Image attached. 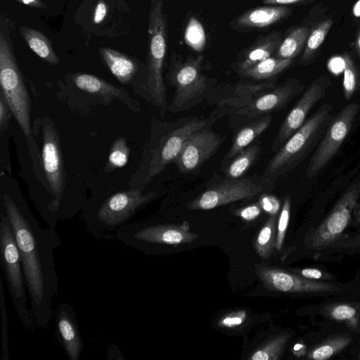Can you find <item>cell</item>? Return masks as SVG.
Instances as JSON below:
<instances>
[{
  "mask_svg": "<svg viewBox=\"0 0 360 360\" xmlns=\"http://www.w3.org/2000/svg\"><path fill=\"white\" fill-rule=\"evenodd\" d=\"M1 212L8 219L19 250L35 325L47 328L58 294L54 250L62 241L56 231L41 228L27 207L8 193L2 195Z\"/></svg>",
  "mask_w": 360,
  "mask_h": 360,
  "instance_id": "6da1fadb",
  "label": "cell"
},
{
  "mask_svg": "<svg viewBox=\"0 0 360 360\" xmlns=\"http://www.w3.org/2000/svg\"><path fill=\"white\" fill-rule=\"evenodd\" d=\"M157 195L156 192L144 193L137 188L111 194L85 210L86 229L97 239H115L118 231Z\"/></svg>",
  "mask_w": 360,
  "mask_h": 360,
  "instance_id": "7a4b0ae2",
  "label": "cell"
},
{
  "mask_svg": "<svg viewBox=\"0 0 360 360\" xmlns=\"http://www.w3.org/2000/svg\"><path fill=\"white\" fill-rule=\"evenodd\" d=\"M205 125V121L195 119L160 137L155 143L151 140L143 150L138 169L131 176L129 188L144 191L154 177L177 159L187 140Z\"/></svg>",
  "mask_w": 360,
  "mask_h": 360,
  "instance_id": "3957f363",
  "label": "cell"
},
{
  "mask_svg": "<svg viewBox=\"0 0 360 360\" xmlns=\"http://www.w3.org/2000/svg\"><path fill=\"white\" fill-rule=\"evenodd\" d=\"M42 131V164L50 199L41 215L48 227L56 231L58 220L70 218L64 204L65 169L58 134L47 118L43 121Z\"/></svg>",
  "mask_w": 360,
  "mask_h": 360,
  "instance_id": "277c9868",
  "label": "cell"
},
{
  "mask_svg": "<svg viewBox=\"0 0 360 360\" xmlns=\"http://www.w3.org/2000/svg\"><path fill=\"white\" fill-rule=\"evenodd\" d=\"M324 103L285 142L268 164L266 173L281 174L296 166L319 143L333 116Z\"/></svg>",
  "mask_w": 360,
  "mask_h": 360,
  "instance_id": "5b68a950",
  "label": "cell"
},
{
  "mask_svg": "<svg viewBox=\"0 0 360 360\" xmlns=\"http://www.w3.org/2000/svg\"><path fill=\"white\" fill-rule=\"evenodd\" d=\"M163 0H151L148 21L146 91L152 103L162 112L167 105L163 66L167 49V18Z\"/></svg>",
  "mask_w": 360,
  "mask_h": 360,
  "instance_id": "8992f818",
  "label": "cell"
},
{
  "mask_svg": "<svg viewBox=\"0 0 360 360\" xmlns=\"http://www.w3.org/2000/svg\"><path fill=\"white\" fill-rule=\"evenodd\" d=\"M0 84L1 94L22 132L31 134L30 98L16 62L8 32L0 31Z\"/></svg>",
  "mask_w": 360,
  "mask_h": 360,
  "instance_id": "52a82bcc",
  "label": "cell"
},
{
  "mask_svg": "<svg viewBox=\"0 0 360 360\" xmlns=\"http://www.w3.org/2000/svg\"><path fill=\"white\" fill-rule=\"evenodd\" d=\"M0 254L1 269L17 314L26 328L34 330L36 325L26 305L28 300L19 250L10 221L2 212L0 214Z\"/></svg>",
  "mask_w": 360,
  "mask_h": 360,
  "instance_id": "ba28073f",
  "label": "cell"
},
{
  "mask_svg": "<svg viewBox=\"0 0 360 360\" xmlns=\"http://www.w3.org/2000/svg\"><path fill=\"white\" fill-rule=\"evenodd\" d=\"M199 236L190 231L185 221L179 224L165 223H131L122 227L116 234L127 246L141 251H149L158 245L191 243Z\"/></svg>",
  "mask_w": 360,
  "mask_h": 360,
  "instance_id": "9c48e42d",
  "label": "cell"
},
{
  "mask_svg": "<svg viewBox=\"0 0 360 360\" xmlns=\"http://www.w3.org/2000/svg\"><path fill=\"white\" fill-rule=\"evenodd\" d=\"M359 110V105L353 102L333 117L306 169L309 178L317 175L338 153L349 134Z\"/></svg>",
  "mask_w": 360,
  "mask_h": 360,
  "instance_id": "30bf717a",
  "label": "cell"
},
{
  "mask_svg": "<svg viewBox=\"0 0 360 360\" xmlns=\"http://www.w3.org/2000/svg\"><path fill=\"white\" fill-rule=\"evenodd\" d=\"M203 57H189L184 62L173 60L169 71L171 83L175 88L173 109L181 108L199 96L207 87V77L202 74Z\"/></svg>",
  "mask_w": 360,
  "mask_h": 360,
  "instance_id": "8fae6325",
  "label": "cell"
},
{
  "mask_svg": "<svg viewBox=\"0 0 360 360\" xmlns=\"http://www.w3.org/2000/svg\"><path fill=\"white\" fill-rule=\"evenodd\" d=\"M263 187L248 179H231L215 185L187 205L190 210H208L238 200L252 198Z\"/></svg>",
  "mask_w": 360,
  "mask_h": 360,
  "instance_id": "7c38bea8",
  "label": "cell"
},
{
  "mask_svg": "<svg viewBox=\"0 0 360 360\" xmlns=\"http://www.w3.org/2000/svg\"><path fill=\"white\" fill-rule=\"evenodd\" d=\"M359 196L360 181L348 188L330 214L311 235L308 241L310 248H322L341 235Z\"/></svg>",
  "mask_w": 360,
  "mask_h": 360,
  "instance_id": "4fadbf2b",
  "label": "cell"
},
{
  "mask_svg": "<svg viewBox=\"0 0 360 360\" xmlns=\"http://www.w3.org/2000/svg\"><path fill=\"white\" fill-rule=\"evenodd\" d=\"M330 83V79L324 75L320 76L311 83L282 123L274 142L272 150H277L278 148L279 150L304 124L307 114L325 96Z\"/></svg>",
  "mask_w": 360,
  "mask_h": 360,
  "instance_id": "5bb4252c",
  "label": "cell"
},
{
  "mask_svg": "<svg viewBox=\"0 0 360 360\" xmlns=\"http://www.w3.org/2000/svg\"><path fill=\"white\" fill-rule=\"evenodd\" d=\"M257 274L263 284L269 289L284 292H333L342 289L332 284L317 282L292 274L284 270L261 266Z\"/></svg>",
  "mask_w": 360,
  "mask_h": 360,
  "instance_id": "9a60e30c",
  "label": "cell"
},
{
  "mask_svg": "<svg viewBox=\"0 0 360 360\" xmlns=\"http://www.w3.org/2000/svg\"><path fill=\"white\" fill-rule=\"evenodd\" d=\"M221 141L219 136L205 127L194 133L175 160L179 170L182 173L195 171L217 150Z\"/></svg>",
  "mask_w": 360,
  "mask_h": 360,
  "instance_id": "2e32d148",
  "label": "cell"
},
{
  "mask_svg": "<svg viewBox=\"0 0 360 360\" xmlns=\"http://www.w3.org/2000/svg\"><path fill=\"white\" fill-rule=\"evenodd\" d=\"M302 89L303 86L300 81L289 79L272 91L264 94L249 104L240 107L236 113L253 117L279 110L286 105Z\"/></svg>",
  "mask_w": 360,
  "mask_h": 360,
  "instance_id": "e0dca14e",
  "label": "cell"
},
{
  "mask_svg": "<svg viewBox=\"0 0 360 360\" xmlns=\"http://www.w3.org/2000/svg\"><path fill=\"white\" fill-rule=\"evenodd\" d=\"M57 338L70 360H79L83 349V340L73 307L60 303L55 317Z\"/></svg>",
  "mask_w": 360,
  "mask_h": 360,
  "instance_id": "ac0fdd59",
  "label": "cell"
},
{
  "mask_svg": "<svg viewBox=\"0 0 360 360\" xmlns=\"http://www.w3.org/2000/svg\"><path fill=\"white\" fill-rule=\"evenodd\" d=\"M290 13L291 9L285 6L257 7L236 17L229 22V27L240 32L261 30L285 19Z\"/></svg>",
  "mask_w": 360,
  "mask_h": 360,
  "instance_id": "d6986e66",
  "label": "cell"
},
{
  "mask_svg": "<svg viewBox=\"0 0 360 360\" xmlns=\"http://www.w3.org/2000/svg\"><path fill=\"white\" fill-rule=\"evenodd\" d=\"M75 85L80 90L102 97L111 101L114 99L123 102L129 109L139 112V105L132 99L128 92L122 87H117L96 76L77 73L72 77Z\"/></svg>",
  "mask_w": 360,
  "mask_h": 360,
  "instance_id": "ffe728a7",
  "label": "cell"
},
{
  "mask_svg": "<svg viewBox=\"0 0 360 360\" xmlns=\"http://www.w3.org/2000/svg\"><path fill=\"white\" fill-rule=\"evenodd\" d=\"M281 41L282 36L278 32H272L260 37L239 53L236 61V68L240 72H242L255 64L273 56Z\"/></svg>",
  "mask_w": 360,
  "mask_h": 360,
  "instance_id": "44dd1931",
  "label": "cell"
},
{
  "mask_svg": "<svg viewBox=\"0 0 360 360\" xmlns=\"http://www.w3.org/2000/svg\"><path fill=\"white\" fill-rule=\"evenodd\" d=\"M99 53L114 77L122 84H129L138 71L137 63L130 57L110 48H101Z\"/></svg>",
  "mask_w": 360,
  "mask_h": 360,
  "instance_id": "7402d4cb",
  "label": "cell"
},
{
  "mask_svg": "<svg viewBox=\"0 0 360 360\" xmlns=\"http://www.w3.org/2000/svg\"><path fill=\"white\" fill-rule=\"evenodd\" d=\"M20 32L30 49L39 58L51 65L59 63L51 42L43 33L25 25L20 27Z\"/></svg>",
  "mask_w": 360,
  "mask_h": 360,
  "instance_id": "603a6c76",
  "label": "cell"
},
{
  "mask_svg": "<svg viewBox=\"0 0 360 360\" xmlns=\"http://www.w3.org/2000/svg\"><path fill=\"white\" fill-rule=\"evenodd\" d=\"M271 122V117L266 116L242 128L235 136L226 158H233L246 148L269 127Z\"/></svg>",
  "mask_w": 360,
  "mask_h": 360,
  "instance_id": "cb8c5ba5",
  "label": "cell"
},
{
  "mask_svg": "<svg viewBox=\"0 0 360 360\" xmlns=\"http://www.w3.org/2000/svg\"><path fill=\"white\" fill-rule=\"evenodd\" d=\"M309 30L307 27H298L292 29L282 39L274 57L281 59H293L302 51L306 44Z\"/></svg>",
  "mask_w": 360,
  "mask_h": 360,
  "instance_id": "d4e9b609",
  "label": "cell"
},
{
  "mask_svg": "<svg viewBox=\"0 0 360 360\" xmlns=\"http://www.w3.org/2000/svg\"><path fill=\"white\" fill-rule=\"evenodd\" d=\"M292 61V59H281L271 56L240 73L255 80L266 79L282 72L290 65Z\"/></svg>",
  "mask_w": 360,
  "mask_h": 360,
  "instance_id": "484cf974",
  "label": "cell"
},
{
  "mask_svg": "<svg viewBox=\"0 0 360 360\" xmlns=\"http://www.w3.org/2000/svg\"><path fill=\"white\" fill-rule=\"evenodd\" d=\"M276 217L271 215L259 230L255 241V248L261 258H269L276 248Z\"/></svg>",
  "mask_w": 360,
  "mask_h": 360,
  "instance_id": "4316f807",
  "label": "cell"
},
{
  "mask_svg": "<svg viewBox=\"0 0 360 360\" xmlns=\"http://www.w3.org/2000/svg\"><path fill=\"white\" fill-rule=\"evenodd\" d=\"M259 150V143H254L239 153L227 167L226 175L231 179L240 178L255 161Z\"/></svg>",
  "mask_w": 360,
  "mask_h": 360,
  "instance_id": "83f0119b",
  "label": "cell"
},
{
  "mask_svg": "<svg viewBox=\"0 0 360 360\" xmlns=\"http://www.w3.org/2000/svg\"><path fill=\"white\" fill-rule=\"evenodd\" d=\"M333 21L326 20L318 23L308 36L304 52L300 58L301 64H306L315 56L330 29Z\"/></svg>",
  "mask_w": 360,
  "mask_h": 360,
  "instance_id": "f1b7e54d",
  "label": "cell"
},
{
  "mask_svg": "<svg viewBox=\"0 0 360 360\" xmlns=\"http://www.w3.org/2000/svg\"><path fill=\"white\" fill-rule=\"evenodd\" d=\"M288 337V333H281L273 337L258 347L248 359L277 360L280 359Z\"/></svg>",
  "mask_w": 360,
  "mask_h": 360,
  "instance_id": "f546056e",
  "label": "cell"
},
{
  "mask_svg": "<svg viewBox=\"0 0 360 360\" xmlns=\"http://www.w3.org/2000/svg\"><path fill=\"white\" fill-rule=\"evenodd\" d=\"M130 148L124 137H119L112 143L104 171L111 172L124 167L129 160Z\"/></svg>",
  "mask_w": 360,
  "mask_h": 360,
  "instance_id": "4dcf8cb0",
  "label": "cell"
},
{
  "mask_svg": "<svg viewBox=\"0 0 360 360\" xmlns=\"http://www.w3.org/2000/svg\"><path fill=\"white\" fill-rule=\"evenodd\" d=\"M184 39L186 44L196 51H201L205 45L206 37L204 28L196 18H190L188 21Z\"/></svg>",
  "mask_w": 360,
  "mask_h": 360,
  "instance_id": "1f68e13d",
  "label": "cell"
},
{
  "mask_svg": "<svg viewBox=\"0 0 360 360\" xmlns=\"http://www.w3.org/2000/svg\"><path fill=\"white\" fill-rule=\"evenodd\" d=\"M342 60L344 70V96L346 100H349L352 98L356 89V70L349 55L345 53Z\"/></svg>",
  "mask_w": 360,
  "mask_h": 360,
  "instance_id": "d6a6232c",
  "label": "cell"
},
{
  "mask_svg": "<svg viewBox=\"0 0 360 360\" xmlns=\"http://www.w3.org/2000/svg\"><path fill=\"white\" fill-rule=\"evenodd\" d=\"M349 342V339L346 337H340L331 340L314 349L309 355V357L316 360L328 359L345 347Z\"/></svg>",
  "mask_w": 360,
  "mask_h": 360,
  "instance_id": "836d02e7",
  "label": "cell"
},
{
  "mask_svg": "<svg viewBox=\"0 0 360 360\" xmlns=\"http://www.w3.org/2000/svg\"><path fill=\"white\" fill-rule=\"evenodd\" d=\"M290 212V199L287 197L282 206V209L279 215L278 225H277V234L276 240V249L277 250H281L284 241L285 232L288 226Z\"/></svg>",
  "mask_w": 360,
  "mask_h": 360,
  "instance_id": "e575fe53",
  "label": "cell"
},
{
  "mask_svg": "<svg viewBox=\"0 0 360 360\" xmlns=\"http://www.w3.org/2000/svg\"><path fill=\"white\" fill-rule=\"evenodd\" d=\"M0 307L1 314V347L3 350L2 360H9L8 347V316L1 278L0 279Z\"/></svg>",
  "mask_w": 360,
  "mask_h": 360,
  "instance_id": "d590c367",
  "label": "cell"
},
{
  "mask_svg": "<svg viewBox=\"0 0 360 360\" xmlns=\"http://www.w3.org/2000/svg\"><path fill=\"white\" fill-rule=\"evenodd\" d=\"M247 316L245 310H240L231 312L223 316L218 322L221 327L233 328L241 325Z\"/></svg>",
  "mask_w": 360,
  "mask_h": 360,
  "instance_id": "8d00e7d4",
  "label": "cell"
},
{
  "mask_svg": "<svg viewBox=\"0 0 360 360\" xmlns=\"http://www.w3.org/2000/svg\"><path fill=\"white\" fill-rule=\"evenodd\" d=\"M259 202L262 210L271 215H276L279 211L280 201L274 195L262 194Z\"/></svg>",
  "mask_w": 360,
  "mask_h": 360,
  "instance_id": "74e56055",
  "label": "cell"
},
{
  "mask_svg": "<svg viewBox=\"0 0 360 360\" xmlns=\"http://www.w3.org/2000/svg\"><path fill=\"white\" fill-rule=\"evenodd\" d=\"M356 314V309L347 304H340L334 307L330 316L339 321H347L353 319Z\"/></svg>",
  "mask_w": 360,
  "mask_h": 360,
  "instance_id": "f35d334b",
  "label": "cell"
},
{
  "mask_svg": "<svg viewBox=\"0 0 360 360\" xmlns=\"http://www.w3.org/2000/svg\"><path fill=\"white\" fill-rule=\"evenodd\" d=\"M262 207L259 202L254 203L245 207L236 210L233 214L245 221H252L261 214Z\"/></svg>",
  "mask_w": 360,
  "mask_h": 360,
  "instance_id": "ab89813d",
  "label": "cell"
},
{
  "mask_svg": "<svg viewBox=\"0 0 360 360\" xmlns=\"http://www.w3.org/2000/svg\"><path fill=\"white\" fill-rule=\"evenodd\" d=\"M11 112L8 105L4 99L2 94L0 95V131H5L9 123Z\"/></svg>",
  "mask_w": 360,
  "mask_h": 360,
  "instance_id": "60d3db41",
  "label": "cell"
},
{
  "mask_svg": "<svg viewBox=\"0 0 360 360\" xmlns=\"http://www.w3.org/2000/svg\"><path fill=\"white\" fill-rule=\"evenodd\" d=\"M108 11L107 5L103 0H99L96 6L93 20L95 24H100L105 18Z\"/></svg>",
  "mask_w": 360,
  "mask_h": 360,
  "instance_id": "b9f144b4",
  "label": "cell"
},
{
  "mask_svg": "<svg viewBox=\"0 0 360 360\" xmlns=\"http://www.w3.org/2000/svg\"><path fill=\"white\" fill-rule=\"evenodd\" d=\"M300 274L304 278L309 279H319L323 277L322 272L316 269H304Z\"/></svg>",
  "mask_w": 360,
  "mask_h": 360,
  "instance_id": "7bdbcfd3",
  "label": "cell"
},
{
  "mask_svg": "<svg viewBox=\"0 0 360 360\" xmlns=\"http://www.w3.org/2000/svg\"><path fill=\"white\" fill-rule=\"evenodd\" d=\"M306 0H262L265 5L285 6L304 1Z\"/></svg>",
  "mask_w": 360,
  "mask_h": 360,
  "instance_id": "ee69618b",
  "label": "cell"
},
{
  "mask_svg": "<svg viewBox=\"0 0 360 360\" xmlns=\"http://www.w3.org/2000/svg\"><path fill=\"white\" fill-rule=\"evenodd\" d=\"M35 8H44L46 6L41 0H12Z\"/></svg>",
  "mask_w": 360,
  "mask_h": 360,
  "instance_id": "f6af8a7d",
  "label": "cell"
},
{
  "mask_svg": "<svg viewBox=\"0 0 360 360\" xmlns=\"http://www.w3.org/2000/svg\"><path fill=\"white\" fill-rule=\"evenodd\" d=\"M354 46H355V49H356L357 53L360 56V30L357 34V37H356V39L355 41V44H354Z\"/></svg>",
  "mask_w": 360,
  "mask_h": 360,
  "instance_id": "bcb514c9",
  "label": "cell"
},
{
  "mask_svg": "<svg viewBox=\"0 0 360 360\" xmlns=\"http://www.w3.org/2000/svg\"><path fill=\"white\" fill-rule=\"evenodd\" d=\"M304 348V346L301 344H296L294 347H293V351H294V353L296 354V355H298L300 354V351L303 349Z\"/></svg>",
  "mask_w": 360,
  "mask_h": 360,
  "instance_id": "7dc6e473",
  "label": "cell"
},
{
  "mask_svg": "<svg viewBox=\"0 0 360 360\" xmlns=\"http://www.w3.org/2000/svg\"><path fill=\"white\" fill-rule=\"evenodd\" d=\"M359 3H360V1H359ZM354 13L356 15L357 14V13H359L358 15H360V6H359L358 4L356 5V8H355Z\"/></svg>",
  "mask_w": 360,
  "mask_h": 360,
  "instance_id": "c3c4849f",
  "label": "cell"
},
{
  "mask_svg": "<svg viewBox=\"0 0 360 360\" xmlns=\"http://www.w3.org/2000/svg\"><path fill=\"white\" fill-rule=\"evenodd\" d=\"M228 1H231V0H228Z\"/></svg>",
  "mask_w": 360,
  "mask_h": 360,
  "instance_id": "681fc988",
  "label": "cell"
}]
</instances>
